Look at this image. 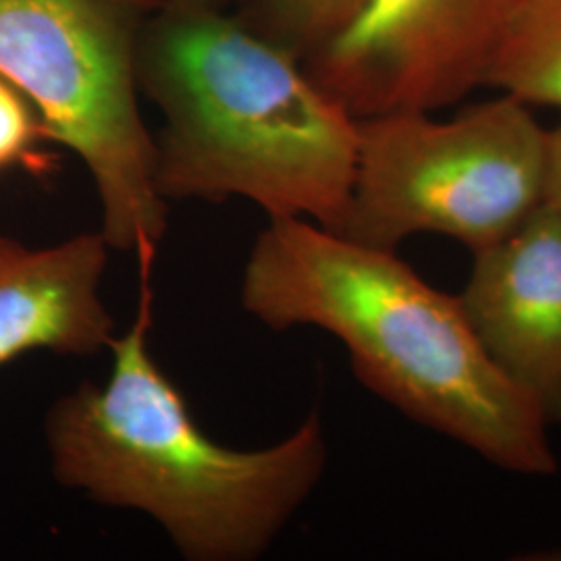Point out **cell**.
Listing matches in <instances>:
<instances>
[{
    "label": "cell",
    "mask_w": 561,
    "mask_h": 561,
    "mask_svg": "<svg viewBox=\"0 0 561 561\" xmlns=\"http://www.w3.org/2000/svg\"><path fill=\"white\" fill-rule=\"evenodd\" d=\"M144 20L129 0H0V76L34 104L48 140L85 164L111 250L150 273L169 215L140 113Z\"/></svg>",
    "instance_id": "cell-4"
},
{
    "label": "cell",
    "mask_w": 561,
    "mask_h": 561,
    "mask_svg": "<svg viewBox=\"0 0 561 561\" xmlns=\"http://www.w3.org/2000/svg\"><path fill=\"white\" fill-rule=\"evenodd\" d=\"M241 306L273 331L331 333L366 389L505 472H558L549 424L484 354L460 300L396 250L268 219L243 268Z\"/></svg>",
    "instance_id": "cell-1"
},
{
    "label": "cell",
    "mask_w": 561,
    "mask_h": 561,
    "mask_svg": "<svg viewBox=\"0 0 561 561\" xmlns=\"http://www.w3.org/2000/svg\"><path fill=\"white\" fill-rule=\"evenodd\" d=\"M362 0H229L227 11L262 41L304 59L331 41Z\"/></svg>",
    "instance_id": "cell-10"
},
{
    "label": "cell",
    "mask_w": 561,
    "mask_h": 561,
    "mask_svg": "<svg viewBox=\"0 0 561 561\" xmlns=\"http://www.w3.org/2000/svg\"><path fill=\"white\" fill-rule=\"evenodd\" d=\"M545 136L507 94L451 119L408 111L358 121L350 204L333 233L381 250L431 233L474 254L541 206Z\"/></svg>",
    "instance_id": "cell-5"
},
{
    "label": "cell",
    "mask_w": 561,
    "mask_h": 561,
    "mask_svg": "<svg viewBox=\"0 0 561 561\" xmlns=\"http://www.w3.org/2000/svg\"><path fill=\"white\" fill-rule=\"evenodd\" d=\"M148 275L134 324L111 345L108 379L81 382L46 412L53 477L92 502L144 512L185 560H259L321 482V416L264 449L208 437L150 354Z\"/></svg>",
    "instance_id": "cell-2"
},
{
    "label": "cell",
    "mask_w": 561,
    "mask_h": 561,
    "mask_svg": "<svg viewBox=\"0 0 561 561\" xmlns=\"http://www.w3.org/2000/svg\"><path fill=\"white\" fill-rule=\"evenodd\" d=\"M48 140L41 115L18 85L0 76V171L25 167L34 173L50 169L38 144Z\"/></svg>",
    "instance_id": "cell-11"
},
{
    "label": "cell",
    "mask_w": 561,
    "mask_h": 561,
    "mask_svg": "<svg viewBox=\"0 0 561 561\" xmlns=\"http://www.w3.org/2000/svg\"><path fill=\"white\" fill-rule=\"evenodd\" d=\"M111 245L81 233L46 248L0 236V366L30 352L96 356L115 321L101 287Z\"/></svg>",
    "instance_id": "cell-8"
},
{
    "label": "cell",
    "mask_w": 561,
    "mask_h": 561,
    "mask_svg": "<svg viewBox=\"0 0 561 561\" xmlns=\"http://www.w3.org/2000/svg\"><path fill=\"white\" fill-rule=\"evenodd\" d=\"M542 202L561 215V119L545 136Z\"/></svg>",
    "instance_id": "cell-12"
},
{
    "label": "cell",
    "mask_w": 561,
    "mask_h": 561,
    "mask_svg": "<svg viewBox=\"0 0 561 561\" xmlns=\"http://www.w3.org/2000/svg\"><path fill=\"white\" fill-rule=\"evenodd\" d=\"M520 2L362 0L301 65L356 121L435 113L486 85Z\"/></svg>",
    "instance_id": "cell-6"
},
{
    "label": "cell",
    "mask_w": 561,
    "mask_h": 561,
    "mask_svg": "<svg viewBox=\"0 0 561 561\" xmlns=\"http://www.w3.org/2000/svg\"><path fill=\"white\" fill-rule=\"evenodd\" d=\"M138 88L162 115L154 183L164 201L259 204L268 219L337 231L358 159V121L227 9L146 15Z\"/></svg>",
    "instance_id": "cell-3"
},
{
    "label": "cell",
    "mask_w": 561,
    "mask_h": 561,
    "mask_svg": "<svg viewBox=\"0 0 561 561\" xmlns=\"http://www.w3.org/2000/svg\"><path fill=\"white\" fill-rule=\"evenodd\" d=\"M458 296L466 321L503 377L561 424V215L541 206L472 254Z\"/></svg>",
    "instance_id": "cell-7"
},
{
    "label": "cell",
    "mask_w": 561,
    "mask_h": 561,
    "mask_svg": "<svg viewBox=\"0 0 561 561\" xmlns=\"http://www.w3.org/2000/svg\"><path fill=\"white\" fill-rule=\"evenodd\" d=\"M524 560H558V561H561V551H547V556H545V553H542V556H530V558H528V556H526V558H524Z\"/></svg>",
    "instance_id": "cell-14"
},
{
    "label": "cell",
    "mask_w": 561,
    "mask_h": 561,
    "mask_svg": "<svg viewBox=\"0 0 561 561\" xmlns=\"http://www.w3.org/2000/svg\"><path fill=\"white\" fill-rule=\"evenodd\" d=\"M484 88L561 111V0H522Z\"/></svg>",
    "instance_id": "cell-9"
},
{
    "label": "cell",
    "mask_w": 561,
    "mask_h": 561,
    "mask_svg": "<svg viewBox=\"0 0 561 561\" xmlns=\"http://www.w3.org/2000/svg\"><path fill=\"white\" fill-rule=\"evenodd\" d=\"M146 15L164 11H198V9H227L229 0H129Z\"/></svg>",
    "instance_id": "cell-13"
}]
</instances>
